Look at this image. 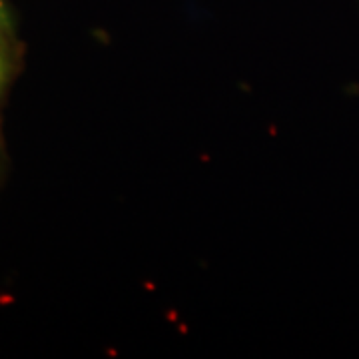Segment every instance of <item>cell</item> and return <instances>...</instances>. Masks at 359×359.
<instances>
[{
	"mask_svg": "<svg viewBox=\"0 0 359 359\" xmlns=\"http://www.w3.org/2000/svg\"><path fill=\"white\" fill-rule=\"evenodd\" d=\"M4 22H6V14H4V4H2V0H0V32H2V28H4Z\"/></svg>",
	"mask_w": 359,
	"mask_h": 359,
	"instance_id": "2",
	"label": "cell"
},
{
	"mask_svg": "<svg viewBox=\"0 0 359 359\" xmlns=\"http://www.w3.org/2000/svg\"><path fill=\"white\" fill-rule=\"evenodd\" d=\"M6 76H8V58H6V52L2 48V40H0V88H2Z\"/></svg>",
	"mask_w": 359,
	"mask_h": 359,
	"instance_id": "1",
	"label": "cell"
}]
</instances>
